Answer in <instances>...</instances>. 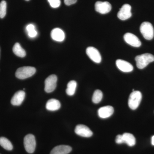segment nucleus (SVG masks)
I'll return each mask as SVG.
<instances>
[{
  "instance_id": "1",
  "label": "nucleus",
  "mask_w": 154,
  "mask_h": 154,
  "mask_svg": "<svg viewBox=\"0 0 154 154\" xmlns=\"http://www.w3.org/2000/svg\"><path fill=\"white\" fill-rule=\"evenodd\" d=\"M135 60L138 68L143 69L149 63L154 61V56L151 54H144L136 57Z\"/></svg>"
},
{
  "instance_id": "2",
  "label": "nucleus",
  "mask_w": 154,
  "mask_h": 154,
  "mask_svg": "<svg viewBox=\"0 0 154 154\" xmlns=\"http://www.w3.org/2000/svg\"><path fill=\"white\" fill-rule=\"evenodd\" d=\"M36 69L33 67L24 66L19 68L16 72V76L20 79H25L32 76L36 73Z\"/></svg>"
},
{
  "instance_id": "3",
  "label": "nucleus",
  "mask_w": 154,
  "mask_h": 154,
  "mask_svg": "<svg viewBox=\"0 0 154 154\" xmlns=\"http://www.w3.org/2000/svg\"><path fill=\"white\" fill-rule=\"evenodd\" d=\"M140 31L144 38L146 40H151L154 36L153 27L149 22H144L140 27Z\"/></svg>"
},
{
  "instance_id": "4",
  "label": "nucleus",
  "mask_w": 154,
  "mask_h": 154,
  "mask_svg": "<svg viewBox=\"0 0 154 154\" xmlns=\"http://www.w3.org/2000/svg\"><path fill=\"white\" fill-rule=\"evenodd\" d=\"M141 93L139 91H133L130 95L128 99V105L129 107L132 110H135L139 106L141 101Z\"/></svg>"
},
{
  "instance_id": "5",
  "label": "nucleus",
  "mask_w": 154,
  "mask_h": 154,
  "mask_svg": "<svg viewBox=\"0 0 154 154\" xmlns=\"http://www.w3.org/2000/svg\"><path fill=\"white\" fill-rule=\"evenodd\" d=\"M24 146L26 151L29 153H32L36 148V142L35 137L32 134L27 135L24 138Z\"/></svg>"
},
{
  "instance_id": "6",
  "label": "nucleus",
  "mask_w": 154,
  "mask_h": 154,
  "mask_svg": "<svg viewBox=\"0 0 154 154\" xmlns=\"http://www.w3.org/2000/svg\"><path fill=\"white\" fill-rule=\"evenodd\" d=\"M57 76L55 75H51L48 77L45 82V91L46 93H51L55 90L57 87Z\"/></svg>"
},
{
  "instance_id": "7",
  "label": "nucleus",
  "mask_w": 154,
  "mask_h": 154,
  "mask_svg": "<svg viewBox=\"0 0 154 154\" xmlns=\"http://www.w3.org/2000/svg\"><path fill=\"white\" fill-rule=\"evenodd\" d=\"M131 6L128 4H125L119 9L117 17L121 20H126L131 17L132 14L131 13Z\"/></svg>"
},
{
  "instance_id": "8",
  "label": "nucleus",
  "mask_w": 154,
  "mask_h": 154,
  "mask_svg": "<svg viewBox=\"0 0 154 154\" xmlns=\"http://www.w3.org/2000/svg\"><path fill=\"white\" fill-rule=\"evenodd\" d=\"M86 53L89 58L96 63H99L102 61V57L99 51L94 47H89L86 49Z\"/></svg>"
},
{
  "instance_id": "9",
  "label": "nucleus",
  "mask_w": 154,
  "mask_h": 154,
  "mask_svg": "<svg viewBox=\"0 0 154 154\" xmlns=\"http://www.w3.org/2000/svg\"><path fill=\"white\" fill-rule=\"evenodd\" d=\"M112 8L110 3L107 2H97L95 4V10L98 13L105 14L109 13Z\"/></svg>"
},
{
  "instance_id": "10",
  "label": "nucleus",
  "mask_w": 154,
  "mask_h": 154,
  "mask_svg": "<svg viewBox=\"0 0 154 154\" xmlns=\"http://www.w3.org/2000/svg\"><path fill=\"white\" fill-rule=\"evenodd\" d=\"M75 132L78 135L84 137H91L93 133L88 126L84 125H78L76 126Z\"/></svg>"
},
{
  "instance_id": "11",
  "label": "nucleus",
  "mask_w": 154,
  "mask_h": 154,
  "mask_svg": "<svg viewBox=\"0 0 154 154\" xmlns=\"http://www.w3.org/2000/svg\"><path fill=\"white\" fill-rule=\"evenodd\" d=\"M125 41L128 44L133 47H139L141 45V42L137 36L131 33H125L124 36Z\"/></svg>"
},
{
  "instance_id": "12",
  "label": "nucleus",
  "mask_w": 154,
  "mask_h": 154,
  "mask_svg": "<svg viewBox=\"0 0 154 154\" xmlns=\"http://www.w3.org/2000/svg\"><path fill=\"white\" fill-rule=\"evenodd\" d=\"M116 65L120 70L124 72H129L133 70L134 68L132 65L122 60H117L116 61Z\"/></svg>"
},
{
  "instance_id": "13",
  "label": "nucleus",
  "mask_w": 154,
  "mask_h": 154,
  "mask_svg": "<svg viewBox=\"0 0 154 154\" xmlns=\"http://www.w3.org/2000/svg\"><path fill=\"white\" fill-rule=\"evenodd\" d=\"M114 112V109L111 106H105L98 110V115L100 118L105 119L110 117Z\"/></svg>"
},
{
  "instance_id": "14",
  "label": "nucleus",
  "mask_w": 154,
  "mask_h": 154,
  "mask_svg": "<svg viewBox=\"0 0 154 154\" xmlns=\"http://www.w3.org/2000/svg\"><path fill=\"white\" fill-rule=\"evenodd\" d=\"M25 96V93L24 91H18L12 97L11 103L14 106H19L24 101Z\"/></svg>"
},
{
  "instance_id": "15",
  "label": "nucleus",
  "mask_w": 154,
  "mask_h": 154,
  "mask_svg": "<svg viewBox=\"0 0 154 154\" xmlns=\"http://www.w3.org/2000/svg\"><path fill=\"white\" fill-rule=\"evenodd\" d=\"M51 36L54 40L60 42L63 41L65 38L64 32L63 30L59 28L53 29L51 33Z\"/></svg>"
},
{
  "instance_id": "16",
  "label": "nucleus",
  "mask_w": 154,
  "mask_h": 154,
  "mask_svg": "<svg viewBox=\"0 0 154 154\" xmlns=\"http://www.w3.org/2000/svg\"><path fill=\"white\" fill-rule=\"evenodd\" d=\"M72 148L70 146L60 145L57 146L51 152L50 154H68L71 152Z\"/></svg>"
},
{
  "instance_id": "17",
  "label": "nucleus",
  "mask_w": 154,
  "mask_h": 154,
  "mask_svg": "<svg viewBox=\"0 0 154 154\" xmlns=\"http://www.w3.org/2000/svg\"><path fill=\"white\" fill-rule=\"evenodd\" d=\"M61 104L58 100L56 99H50L46 104V108L49 111H55L60 108Z\"/></svg>"
},
{
  "instance_id": "18",
  "label": "nucleus",
  "mask_w": 154,
  "mask_h": 154,
  "mask_svg": "<svg viewBox=\"0 0 154 154\" xmlns=\"http://www.w3.org/2000/svg\"><path fill=\"white\" fill-rule=\"evenodd\" d=\"M122 136L124 143H126L129 146H133L135 145V138L133 135L128 133H125Z\"/></svg>"
},
{
  "instance_id": "19",
  "label": "nucleus",
  "mask_w": 154,
  "mask_h": 154,
  "mask_svg": "<svg viewBox=\"0 0 154 154\" xmlns=\"http://www.w3.org/2000/svg\"><path fill=\"white\" fill-rule=\"evenodd\" d=\"M13 51L14 53L19 57H24L26 55V51L19 43H15L13 47Z\"/></svg>"
},
{
  "instance_id": "20",
  "label": "nucleus",
  "mask_w": 154,
  "mask_h": 154,
  "mask_svg": "<svg viewBox=\"0 0 154 154\" xmlns=\"http://www.w3.org/2000/svg\"><path fill=\"white\" fill-rule=\"evenodd\" d=\"M77 82L75 81H70L67 84L66 90V94L69 96L74 95L77 87Z\"/></svg>"
},
{
  "instance_id": "21",
  "label": "nucleus",
  "mask_w": 154,
  "mask_h": 154,
  "mask_svg": "<svg viewBox=\"0 0 154 154\" xmlns=\"http://www.w3.org/2000/svg\"><path fill=\"white\" fill-rule=\"evenodd\" d=\"M0 145L7 150H12L13 149V145L11 142L6 137H0Z\"/></svg>"
},
{
  "instance_id": "22",
  "label": "nucleus",
  "mask_w": 154,
  "mask_h": 154,
  "mask_svg": "<svg viewBox=\"0 0 154 154\" xmlns=\"http://www.w3.org/2000/svg\"><path fill=\"white\" fill-rule=\"evenodd\" d=\"M103 98V94L100 90H97L95 91L92 97V101L95 104H98L102 101Z\"/></svg>"
},
{
  "instance_id": "23",
  "label": "nucleus",
  "mask_w": 154,
  "mask_h": 154,
  "mask_svg": "<svg viewBox=\"0 0 154 154\" xmlns=\"http://www.w3.org/2000/svg\"><path fill=\"white\" fill-rule=\"evenodd\" d=\"M7 13V3L2 1L0 3V18L3 19L6 16Z\"/></svg>"
},
{
  "instance_id": "24",
  "label": "nucleus",
  "mask_w": 154,
  "mask_h": 154,
  "mask_svg": "<svg viewBox=\"0 0 154 154\" xmlns=\"http://www.w3.org/2000/svg\"><path fill=\"white\" fill-rule=\"evenodd\" d=\"M50 6L54 8H57L60 5V0H48Z\"/></svg>"
},
{
  "instance_id": "25",
  "label": "nucleus",
  "mask_w": 154,
  "mask_h": 154,
  "mask_svg": "<svg viewBox=\"0 0 154 154\" xmlns=\"http://www.w3.org/2000/svg\"><path fill=\"white\" fill-rule=\"evenodd\" d=\"M116 142L117 144H122L124 143L122 135H118L116 138Z\"/></svg>"
},
{
  "instance_id": "26",
  "label": "nucleus",
  "mask_w": 154,
  "mask_h": 154,
  "mask_svg": "<svg viewBox=\"0 0 154 154\" xmlns=\"http://www.w3.org/2000/svg\"><path fill=\"white\" fill-rule=\"evenodd\" d=\"M77 0H64V3L67 6L71 5L76 3Z\"/></svg>"
},
{
  "instance_id": "27",
  "label": "nucleus",
  "mask_w": 154,
  "mask_h": 154,
  "mask_svg": "<svg viewBox=\"0 0 154 154\" xmlns=\"http://www.w3.org/2000/svg\"><path fill=\"white\" fill-rule=\"evenodd\" d=\"M28 36H30L31 38H33V37H36L37 36V32L36 30H32L30 32H28Z\"/></svg>"
},
{
  "instance_id": "28",
  "label": "nucleus",
  "mask_w": 154,
  "mask_h": 154,
  "mask_svg": "<svg viewBox=\"0 0 154 154\" xmlns=\"http://www.w3.org/2000/svg\"><path fill=\"white\" fill-rule=\"evenodd\" d=\"M35 26L33 24H30L28 25L26 27V30H27V32H29L32 30H35Z\"/></svg>"
},
{
  "instance_id": "29",
  "label": "nucleus",
  "mask_w": 154,
  "mask_h": 154,
  "mask_svg": "<svg viewBox=\"0 0 154 154\" xmlns=\"http://www.w3.org/2000/svg\"><path fill=\"white\" fill-rule=\"evenodd\" d=\"M152 144L153 146H154V135L152 137Z\"/></svg>"
},
{
  "instance_id": "30",
  "label": "nucleus",
  "mask_w": 154,
  "mask_h": 154,
  "mask_svg": "<svg viewBox=\"0 0 154 154\" xmlns=\"http://www.w3.org/2000/svg\"><path fill=\"white\" fill-rule=\"evenodd\" d=\"M25 1H30V0H25Z\"/></svg>"
}]
</instances>
